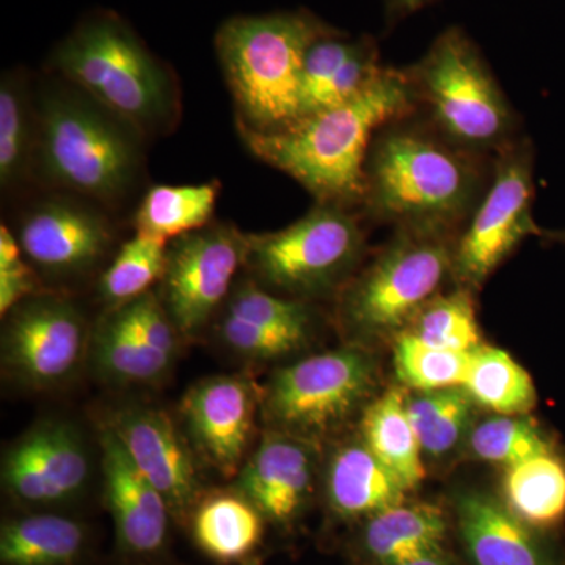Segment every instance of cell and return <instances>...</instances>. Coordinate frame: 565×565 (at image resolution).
Masks as SVG:
<instances>
[{
    "label": "cell",
    "mask_w": 565,
    "mask_h": 565,
    "mask_svg": "<svg viewBox=\"0 0 565 565\" xmlns=\"http://www.w3.org/2000/svg\"><path fill=\"white\" fill-rule=\"evenodd\" d=\"M494 156L460 147L422 115L386 122L364 162L360 214L394 230L459 236L492 180Z\"/></svg>",
    "instance_id": "6da1fadb"
},
{
    "label": "cell",
    "mask_w": 565,
    "mask_h": 565,
    "mask_svg": "<svg viewBox=\"0 0 565 565\" xmlns=\"http://www.w3.org/2000/svg\"><path fill=\"white\" fill-rule=\"evenodd\" d=\"M415 110L407 71L384 68L356 98L300 118L281 131L237 129L256 159L299 182L316 203L360 211L364 162L375 132Z\"/></svg>",
    "instance_id": "7a4b0ae2"
},
{
    "label": "cell",
    "mask_w": 565,
    "mask_h": 565,
    "mask_svg": "<svg viewBox=\"0 0 565 565\" xmlns=\"http://www.w3.org/2000/svg\"><path fill=\"white\" fill-rule=\"evenodd\" d=\"M36 110L35 177L106 210L125 202L143 173V137L62 77L41 85Z\"/></svg>",
    "instance_id": "3957f363"
},
{
    "label": "cell",
    "mask_w": 565,
    "mask_h": 565,
    "mask_svg": "<svg viewBox=\"0 0 565 565\" xmlns=\"http://www.w3.org/2000/svg\"><path fill=\"white\" fill-rule=\"evenodd\" d=\"M51 66L143 139L169 132L180 118V88L172 70L110 11L79 22L52 52Z\"/></svg>",
    "instance_id": "277c9868"
},
{
    "label": "cell",
    "mask_w": 565,
    "mask_h": 565,
    "mask_svg": "<svg viewBox=\"0 0 565 565\" xmlns=\"http://www.w3.org/2000/svg\"><path fill=\"white\" fill-rule=\"evenodd\" d=\"M333 29L305 11L234 17L215 35L237 128L273 134L300 118L305 55Z\"/></svg>",
    "instance_id": "5b68a950"
},
{
    "label": "cell",
    "mask_w": 565,
    "mask_h": 565,
    "mask_svg": "<svg viewBox=\"0 0 565 565\" xmlns=\"http://www.w3.org/2000/svg\"><path fill=\"white\" fill-rule=\"evenodd\" d=\"M456 234L394 230L373 262L338 294V321L352 344L394 340L452 278Z\"/></svg>",
    "instance_id": "8992f818"
},
{
    "label": "cell",
    "mask_w": 565,
    "mask_h": 565,
    "mask_svg": "<svg viewBox=\"0 0 565 565\" xmlns=\"http://www.w3.org/2000/svg\"><path fill=\"white\" fill-rule=\"evenodd\" d=\"M356 212L316 203L286 228L247 234L244 266L252 280L300 302L338 296L366 253L362 214Z\"/></svg>",
    "instance_id": "52a82bcc"
},
{
    "label": "cell",
    "mask_w": 565,
    "mask_h": 565,
    "mask_svg": "<svg viewBox=\"0 0 565 565\" xmlns=\"http://www.w3.org/2000/svg\"><path fill=\"white\" fill-rule=\"evenodd\" d=\"M407 76L416 114L460 147L494 156L519 137L508 96L462 32L444 33Z\"/></svg>",
    "instance_id": "ba28073f"
},
{
    "label": "cell",
    "mask_w": 565,
    "mask_h": 565,
    "mask_svg": "<svg viewBox=\"0 0 565 565\" xmlns=\"http://www.w3.org/2000/svg\"><path fill=\"white\" fill-rule=\"evenodd\" d=\"M377 382L370 348L349 344L281 367L262 392L270 429L316 441L337 434L363 412Z\"/></svg>",
    "instance_id": "9c48e42d"
},
{
    "label": "cell",
    "mask_w": 565,
    "mask_h": 565,
    "mask_svg": "<svg viewBox=\"0 0 565 565\" xmlns=\"http://www.w3.org/2000/svg\"><path fill=\"white\" fill-rule=\"evenodd\" d=\"M534 192V147L519 136L494 154L489 188L457 237V288L478 291L523 241L541 234L533 217Z\"/></svg>",
    "instance_id": "30bf717a"
},
{
    "label": "cell",
    "mask_w": 565,
    "mask_h": 565,
    "mask_svg": "<svg viewBox=\"0 0 565 565\" xmlns=\"http://www.w3.org/2000/svg\"><path fill=\"white\" fill-rule=\"evenodd\" d=\"M247 234L210 223L170 241L158 296L181 337H193L221 310L245 263Z\"/></svg>",
    "instance_id": "8fae6325"
},
{
    "label": "cell",
    "mask_w": 565,
    "mask_h": 565,
    "mask_svg": "<svg viewBox=\"0 0 565 565\" xmlns=\"http://www.w3.org/2000/svg\"><path fill=\"white\" fill-rule=\"evenodd\" d=\"M90 349L87 323L68 297L35 294L7 315L2 363L32 388H51L76 373Z\"/></svg>",
    "instance_id": "7c38bea8"
},
{
    "label": "cell",
    "mask_w": 565,
    "mask_h": 565,
    "mask_svg": "<svg viewBox=\"0 0 565 565\" xmlns=\"http://www.w3.org/2000/svg\"><path fill=\"white\" fill-rule=\"evenodd\" d=\"M13 233L33 269L57 278L90 273L114 244L106 207L58 191L25 207Z\"/></svg>",
    "instance_id": "4fadbf2b"
},
{
    "label": "cell",
    "mask_w": 565,
    "mask_h": 565,
    "mask_svg": "<svg viewBox=\"0 0 565 565\" xmlns=\"http://www.w3.org/2000/svg\"><path fill=\"white\" fill-rule=\"evenodd\" d=\"M88 471L87 449L77 430L66 423L44 422L10 446L2 481L21 503L55 505L82 492Z\"/></svg>",
    "instance_id": "5bb4252c"
},
{
    "label": "cell",
    "mask_w": 565,
    "mask_h": 565,
    "mask_svg": "<svg viewBox=\"0 0 565 565\" xmlns=\"http://www.w3.org/2000/svg\"><path fill=\"white\" fill-rule=\"evenodd\" d=\"M262 393L243 375H217L193 385L181 415L193 445L225 478L243 470Z\"/></svg>",
    "instance_id": "9a60e30c"
},
{
    "label": "cell",
    "mask_w": 565,
    "mask_h": 565,
    "mask_svg": "<svg viewBox=\"0 0 565 565\" xmlns=\"http://www.w3.org/2000/svg\"><path fill=\"white\" fill-rule=\"evenodd\" d=\"M109 427L172 512L185 514L199 498L200 478L191 446L172 419L154 408L132 407L118 412Z\"/></svg>",
    "instance_id": "2e32d148"
},
{
    "label": "cell",
    "mask_w": 565,
    "mask_h": 565,
    "mask_svg": "<svg viewBox=\"0 0 565 565\" xmlns=\"http://www.w3.org/2000/svg\"><path fill=\"white\" fill-rule=\"evenodd\" d=\"M315 478V444L270 429L239 471V493L264 519L282 525L300 514L313 492Z\"/></svg>",
    "instance_id": "e0dca14e"
},
{
    "label": "cell",
    "mask_w": 565,
    "mask_h": 565,
    "mask_svg": "<svg viewBox=\"0 0 565 565\" xmlns=\"http://www.w3.org/2000/svg\"><path fill=\"white\" fill-rule=\"evenodd\" d=\"M456 519L465 552L475 565H565L545 533L527 526L492 494L460 493Z\"/></svg>",
    "instance_id": "ac0fdd59"
},
{
    "label": "cell",
    "mask_w": 565,
    "mask_h": 565,
    "mask_svg": "<svg viewBox=\"0 0 565 565\" xmlns=\"http://www.w3.org/2000/svg\"><path fill=\"white\" fill-rule=\"evenodd\" d=\"M104 493L118 541L131 553H152L166 542L169 515L166 498L137 470L110 427L102 434Z\"/></svg>",
    "instance_id": "d6986e66"
},
{
    "label": "cell",
    "mask_w": 565,
    "mask_h": 565,
    "mask_svg": "<svg viewBox=\"0 0 565 565\" xmlns=\"http://www.w3.org/2000/svg\"><path fill=\"white\" fill-rule=\"evenodd\" d=\"M327 494L337 514L370 519L404 503L407 490L359 438L341 446L330 459Z\"/></svg>",
    "instance_id": "ffe728a7"
},
{
    "label": "cell",
    "mask_w": 565,
    "mask_h": 565,
    "mask_svg": "<svg viewBox=\"0 0 565 565\" xmlns=\"http://www.w3.org/2000/svg\"><path fill=\"white\" fill-rule=\"evenodd\" d=\"M445 512L430 503L396 504L366 520L363 545L377 564H399L444 552Z\"/></svg>",
    "instance_id": "44dd1931"
},
{
    "label": "cell",
    "mask_w": 565,
    "mask_h": 565,
    "mask_svg": "<svg viewBox=\"0 0 565 565\" xmlns=\"http://www.w3.org/2000/svg\"><path fill=\"white\" fill-rule=\"evenodd\" d=\"M405 401L404 388L388 390L371 401L362 412L360 438L411 492L426 478V465Z\"/></svg>",
    "instance_id": "7402d4cb"
},
{
    "label": "cell",
    "mask_w": 565,
    "mask_h": 565,
    "mask_svg": "<svg viewBox=\"0 0 565 565\" xmlns=\"http://www.w3.org/2000/svg\"><path fill=\"white\" fill-rule=\"evenodd\" d=\"M39 110L28 77L21 71L0 81V189L17 192L35 177Z\"/></svg>",
    "instance_id": "603a6c76"
},
{
    "label": "cell",
    "mask_w": 565,
    "mask_h": 565,
    "mask_svg": "<svg viewBox=\"0 0 565 565\" xmlns=\"http://www.w3.org/2000/svg\"><path fill=\"white\" fill-rule=\"evenodd\" d=\"M503 503L522 522L550 533L565 520V459L559 449L504 468Z\"/></svg>",
    "instance_id": "cb8c5ba5"
},
{
    "label": "cell",
    "mask_w": 565,
    "mask_h": 565,
    "mask_svg": "<svg viewBox=\"0 0 565 565\" xmlns=\"http://www.w3.org/2000/svg\"><path fill=\"white\" fill-rule=\"evenodd\" d=\"M90 351L96 370L120 385L156 382L173 363L141 340L121 307L109 308L103 316L93 333Z\"/></svg>",
    "instance_id": "d4e9b609"
},
{
    "label": "cell",
    "mask_w": 565,
    "mask_h": 565,
    "mask_svg": "<svg viewBox=\"0 0 565 565\" xmlns=\"http://www.w3.org/2000/svg\"><path fill=\"white\" fill-rule=\"evenodd\" d=\"M263 519L243 493L212 494L193 514V539L207 556L233 563L250 555L262 542Z\"/></svg>",
    "instance_id": "484cf974"
},
{
    "label": "cell",
    "mask_w": 565,
    "mask_h": 565,
    "mask_svg": "<svg viewBox=\"0 0 565 565\" xmlns=\"http://www.w3.org/2000/svg\"><path fill=\"white\" fill-rule=\"evenodd\" d=\"M218 184L152 185L134 212L137 234L170 241L210 225Z\"/></svg>",
    "instance_id": "4316f807"
},
{
    "label": "cell",
    "mask_w": 565,
    "mask_h": 565,
    "mask_svg": "<svg viewBox=\"0 0 565 565\" xmlns=\"http://www.w3.org/2000/svg\"><path fill=\"white\" fill-rule=\"evenodd\" d=\"M463 388L492 415H530L537 405L533 377L503 349L482 343L471 352Z\"/></svg>",
    "instance_id": "83f0119b"
},
{
    "label": "cell",
    "mask_w": 565,
    "mask_h": 565,
    "mask_svg": "<svg viewBox=\"0 0 565 565\" xmlns=\"http://www.w3.org/2000/svg\"><path fill=\"white\" fill-rule=\"evenodd\" d=\"M85 544V530L66 516L39 514L11 520L0 534L3 565H71Z\"/></svg>",
    "instance_id": "f1b7e54d"
},
{
    "label": "cell",
    "mask_w": 565,
    "mask_h": 565,
    "mask_svg": "<svg viewBox=\"0 0 565 565\" xmlns=\"http://www.w3.org/2000/svg\"><path fill=\"white\" fill-rule=\"evenodd\" d=\"M405 404L424 457L445 459L470 437L478 405L463 386L407 393Z\"/></svg>",
    "instance_id": "f546056e"
},
{
    "label": "cell",
    "mask_w": 565,
    "mask_h": 565,
    "mask_svg": "<svg viewBox=\"0 0 565 565\" xmlns=\"http://www.w3.org/2000/svg\"><path fill=\"white\" fill-rule=\"evenodd\" d=\"M468 451L484 462L511 465L557 449L552 435L530 415H492L475 423Z\"/></svg>",
    "instance_id": "4dcf8cb0"
},
{
    "label": "cell",
    "mask_w": 565,
    "mask_h": 565,
    "mask_svg": "<svg viewBox=\"0 0 565 565\" xmlns=\"http://www.w3.org/2000/svg\"><path fill=\"white\" fill-rule=\"evenodd\" d=\"M405 330L423 343L449 351L473 352L482 344L473 292L457 286L424 305Z\"/></svg>",
    "instance_id": "1f68e13d"
},
{
    "label": "cell",
    "mask_w": 565,
    "mask_h": 565,
    "mask_svg": "<svg viewBox=\"0 0 565 565\" xmlns=\"http://www.w3.org/2000/svg\"><path fill=\"white\" fill-rule=\"evenodd\" d=\"M471 352L434 348L404 330L393 340V366L397 381L411 392L463 386Z\"/></svg>",
    "instance_id": "d6a6232c"
},
{
    "label": "cell",
    "mask_w": 565,
    "mask_h": 565,
    "mask_svg": "<svg viewBox=\"0 0 565 565\" xmlns=\"http://www.w3.org/2000/svg\"><path fill=\"white\" fill-rule=\"evenodd\" d=\"M167 247V241L137 233L122 244L99 278V294L107 307H120L150 292L166 270Z\"/></svg>",
    "instance_id": "836d02e7"
},
{
    "label": "cell",
    "mask_w": 565,
    "mask_h": 565,
    "mask_svg": "<svg viewBox=\"0 0 565 565\" xmlns=\"http://www.w3.org/2000/svg\"><path fill=\"white\" fill-rule=\"evenodd\" d=\"M223 313L278 330L310 338L315 330V311L308 302L288 299L267 291L252 278L233 286Z\"/></svg>",
    "instance_id": "e575fe53"
},
{
    "label": "cell",
    "mask_w": 565,
    "mask_h": 565,
    "mask_svg": "<svg viewBox=\"0 0 565 565\" xmlns=\"http://www.w3.org/2000/svg\"><path fill=\"white\" fill-rule=\"evenodd\" d=\"M218 333L223 343L232 351L253 360L280 359L288 353L300 351L310 343V338L264 329L256 323L225 313L218 321Z\"/></svg>",
    "instance_id": "d590c367"
},
{
    "label": "cell",
    "mask_w": 565,
    "mask_h": 565,
    "mask_svg": "<svg viewBox=\"0 0 565 565\" xmlns=\"http://www.w3.org/2000/svg\"><path fill=\"white\" fill-rule=\"evenodd\" d=\"M356 41L344 39L337 32L327 33L311 44L305 55L300 118L315 114L327 85L333 79L345 58L355 50ZM299 118V120H300Z\"/></svg>",
    "instance_id": "8d00e7d4"
},
{
    "label": "cell",
    "mask_w": 565,
    "mask_h": 565,
    "mask_svg": "<svg viewBox=\"0 0 565 565\" xmlns=\"http://www.w3.org/2000/svg\"><path fill=\"white\" fill-rule=\"evenodd\" d=\"M384 66L379 65L377 50L371 41L359 40L355 50L345 58L333 79L327 85L316 111L330 109L356 98L381 76Z\"/></svg>",
    "instance_id": "74e56055"
},
{
    "label": "cell",
    "mask_w": 565,
    "mask_h": 565,
    "mask_svg": "<svg viewBox=\"0 0 565 565\" xmlns=\"http://www.w3.org/2000/svg\"><path fill=\"white\" fill-rule=\"evenodd\" d=\"M35 294H39V278L28 259L0 266V315L3 318Z\"/></svg>",
    "instance_id": "f35d334b"
},
{
    "label": "cell",
    "mask_w": 565,
    "mask_h": 565,
    "mask_svg": "<svg viewBox=\"0 0 565 565\" xmlns=\"http://www.w3.org/2000/svg\"><path fill=\"white\" fill-rule=\"evenodd\" d=\"M377 565H459L456 563L455 557L448 555V553L440 552L435 555L422 557V559L408 561V563L399 564H377Z\"/></svg>",
    "instance_id": "ab89813d"
},
{
    "label": "cell",
    "mask_w": 565,
    "mask_h": 565,
    "mask_svg": "<svg viewBox=\"0 0 565 565\" xmlns=\"http://www.w3.org/2000/svg\"><path fill=\"white\" fill-rule=\"evenodd\" d=\"M430 2H433V0H390L394 10L404 11V13H411V11L422 9V7Z\"/></svg>",
    "instance_id": "60d3db41"
},
{
    "label": "cell",
    "mask_w": 565,
    "mask_h": 565,
    "mask_svg": "<svg viewBox=\"0 0 565 565\" xmlns=\"http://www.w3.org/2000/svg\"><path fill=\"white\" fill-rule=\"evenodd\" d=\"M561 241H563V243H565V232L563 234H561Z\"/></svg>",
    "instance_id": "b9f144b4"
},
{
    "label": "cell",
    "mask_w": 565,
    "mask_h": 565,
    "mask_svg": "<svg viewBox=\"0 0 565 565\" xmlns=\"http://www.w3.org/2000/svg\"><path fill=\"white\" fill-rule=\"evenodd\" d=\"M244 565H256V564H244Z\"/></svg>",
    "instance_id": "7bdbcfd3"
}]
</instances>
